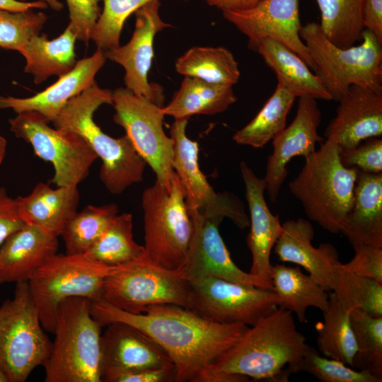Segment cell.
<instances>
[{
	"mask_svg": "<svg viewBox=\"0 0 382 382\" xmlns=\"http://www.w3.org/2000/svg\"><path fill=\"white\" fill-rule=\"evenodd\" d=\"M91 313L103 327L122 322L154 340L172 360L177 382H195L248 328L241 323L214 322L172 303L150 306L145 313L134 314L99 299L91 301Z\"/></svg>",
	"mask_w": 382,
	"mask_h": 382,
	"instance_id": "cell-1",
	"label": "cell"
},
{
	"mask_svg": "<svg viewBox=\"0 0 382 382\" xmlns=\"http://www.w3.org/2000/svg\"><path fill=\"white\" fill-rule=\"evenodd\" d=\"M293 313L278 306L248 328L231 347L197 376L195 382H284L301 371L308 344Z\"/></svg>",
	"mask_w": 382,
	"mask_h": 382,
	"instance_id": "cell-2",
	"label": "cell"
},
{
	"mask_svg": "<svg viewBox=\"0 0 382 382\" xmlns=\"http://www.w3.org/2000/svg\"><path fill=\"white\" fill-rule=\"evenodd\" d=\"M103 104H112V91L95 82L71 99L52 123L57 129L72 131L84 139L102 161L101 182L110 193L117 195L142 180L147 163L127 134L111 137L94 122V112Z\"/></svg>",
	"mask_w": 382,
	"mask_h": 382,
	"instance_id": "cell-3",
	"label": "cell"
},
{
	"mask_svg": "<svg viewBox=\"0 0 382 382\" xmlns=\"http://www.w3.org/2000/svg\"><path fill=\"white\" fill-rule=\"evenodd\" d=\"M340 148L332 139L304 158V164L289 183L307 217L332 233H339L354 199L357 168L341 162Z\"/></svg>",
	"mask_w": 382,
	"mask_h": 382,
	"instance_id": "cell-4",
	"label": "cell"
},
{
	"mask_svg": "<svg viewBox=\"0 0 382 382\" xmlns=\"http://www.w3.org/2000/svg\"><path fill=\"white\" fill-rule=\"evenodd\" d=\"M91 300L70 297L57 308L50 354L43 365L45 382H102L101 328Z\"/></svg>",
	"mask_w": 382,
	"mask_h": 382,
	"instance_id": "cell-5",
	"label": "cell"
},
{
	"mask_svg": "<svg viewBox=\"0 0 382 382\" xmlns=\"http://www.w3.org/2000/svg\"><path fill=\"white\" fill-rule=\"evenodd\" d=\"M299 35L332 100L339 101L351 86L382 93V44L371 32L364 29L360 43L345 48L330 42L319 23L302 25Z\"/></svg>",
	"mask_w": 382,
	"mask_h": 382,
	"instance_id": "cell-6",
	"label": "cell"
},
{
	"mask_svg": "<svg viewBox=\"0 0 382 382\" xmlns=\"http://www.w3.org/2000/svg\"><path fill=\"white\" fill-rule=\"evenodd\" d=\"M146 258L161 268L180 272L193 226L180 179L174 171L167 183L158 181L141 197Z\"/></svg>",
	"mask_w": 382,
	"mask_h": 382,
	"instance_id": "cell-7",
	"label": "cell"
},
{
	"mask_svg": "<svg viewBox=\"0 0 382 382\" xmlns=\"http://www.w3.org/2000/svg\"><path fill=\"white\" fill-rule=\"evenodd\" d=\"M125 267L105 265L86 253H56L48 258L28 281L43 328L54 333L57 308L64 299H101L105 277Z\"/></svg>",
	"mask_w": 382,
	"mask_h": 382,
	"instance_id": "cell-8",
	"label": "cell"
},
{
	"mask_svg": "<svg viewBox=\"0 0 382 382\" xmlns=\"http://www.w3.org/2000/svg\"><path fill=\"white\" fill-rule=\"evenodd\" d=\"M28 282L0 306V369L7 382H24L49 357L52 342L44 331Z\"/></svg>",
	"mask_w": 382,
	"mask_h": 382,
	"instance_id": "cell-9",
	"label": "cell"
},
{
	"mask_svg": "<svg viewBox=\"0 0 382 382\" xmlns=\"http://www.w3.org/2000/svg\"><path fill=\"white\" fill-rule=\"evenodd\" d=\"M101 299L134 314L163 303L192 308L190 288L182 273L157 267L146 257L106 277Z\"/></svg>",
	"mask_w": 382,
	"mask_h": 382,
	"instance_id": "cell-10",
	"label": "cell"
},
{
	"mask_svg": "<svg viewBox=\"0 0 382 382\" xmlns=\"http://www.w3.org/2000/svg\"><path fill=\"white\" fill-rule=\"evenodd\" d=\"M8 122L17 138L29 143L37 156L52 164L50 182L57 187H77L98 158L83 137L72 131L50 127L36 112L18 113Z\"/></svg>",
	"mask_w": 382,
	"mask_h": 382,
	"instance_id": "cell-11",
	"label": "cell"
},
{
	"mask_svg": "<svg viewBox=\"0 0 382 382\" xmlns=\"http://www.w3.org/2000/svg\"><path fill=\"white\" fill-rule=\"evenodd\" d=\"M188 119H174L170 129L172 166L182 184L188 210L219 222L228 218L238 228H247L250 219L240 199L228 192H216L201 171L198 143L186 134Z\"/></svg>",
	"mask_w": 382,
	"mask_h": 382,
	"instance_id": "cell-12",
	"label": "cell"
},
{
	"mask_svg": "<svg viewBox=\"0 0 382 382\" xmlns=\"http://www.w3.org/2000/svg\"><path fill=\"white\" fill-rule=\"evenodd\" d=\"M185 279L192 294V311L214 322L252 326L279 306V297L272 289L211 276Z\"/></svg>",
	"mask_w": 382,
	"mask_h": 382,
	"instance_id": "cell-13",
	"label": "cell"
},
{
	"mask_svg": "<svg viewBox=\"0 0 382 382\" xmlns=\"http://www.w3.org/2000/svg\"><path fill=\"white\" fill-rule=\"evenodd\" d=\"M115 113L114 122L122 127L134 146L156 176V181L167 183L174 170L173 146L164 131L161 108L127 88L112 91Z\"/></svg>",
	"mask_w": 382,
	"mask_h": 382,
	"instance_id": "cell-14",
	"label": "cell"
},
{
	"mask_svg": "<svg viewBox=\"0 0 382 382\" xmlns=\"http://www.w3.org/2000/svg\"><path fill=\"white\" fill-rule=\"evenodd\" d=\"M160 5L159 0H152L136 11L135 27L130 40L123 46L104 52V54L106 59L123 66L127 88L163 107V88L148 81L154 57V37L160 31L172 26L161 19Z\"/></svg>",
	"mask_w": 382,
	"mask_h": 382,
	"instance_id": "cell-15",
	"label": "cell"
},
{
	"mask_svg": "<svg viewBox=\"0 0 382 382\" xmlns=\"http://www.w3.org/2000/svg\"><path fill=\"white\" fill-rule=\"evenodd\" d=\"M299 0H262L245 10L222 11L224 18L248 37V47L264 38L275 40L294 52L313 71L315 64L301 40Z\"/></svg>",
	"mask_w": 382,
	"mask_h": 382,
	"instance_id": "cell-16",
	"label": "cell"
},
{
	"mask_svg": "<svg viewBox=\"0 0 382 382\" xmlns=\"http://www.w3.org/2000/svg\"><path fill=\"white\" fill-rule=\"evenodd\" d=\"M320 118L316 99L299 97L294 119L272 139L273 151L267 158L264 178L272 202H276L288 175L286 166L289 161L296 156H308L316 151V143L325 140L318 133Z\"/></svg>",
	"mask_w": 382,
	"mask_h": 382,
	"instance_id": "cell-17",
	"label": "cell"
},
{
	"mask_svg": "<svg viewBox=\"0 0 382 382\" xmlns=\"http://www.w3.org/2000/svg\"><path fill=\"white\" fill-rule=\"evenodd\" d=\"M188 211L193 231L180 271L185 278L211 276L265 289L257 277L243 271L233 262L219 231L221 222Z\"/></svg>",
	"mask_w": 382,
	"mask_h": 382,
	"instance_id": "cell-18",
	"label": "cell"
},
{
	"mask_svg": "<svg viewBox=\"0 0 382 382\" xmlns=\"http://www.w3.org/2000/svg\"><path fill=\"white\" fill-rule=\"evenodd\" d=\"M240 170L250 212V229L247 237V245L252 255L250 273L257 277L265 289L273 290L270 255L280 235L282 224L279 215H274L266 203L264 178H258L245 161L241 162Z\"/></svg>",
	"mask_w": 382,
	"mask_h": 382,
	"instance_id": "cell-19",
	"label": "cell"
},
{
	"mask_svg": "<svg viewBox=\"0 0 382 382\" xmlns=\"http://www.w3.org/2000/svg\"><path fill=\"white\" fill-rule=\"evenodd\" d=\"M335 117L325 131L341 149H351L364 140L382 134V93L351 86L342 97Z\"/></svg>",
	"mask_w": 382,
	"mask_h": 382,
	"instance_id": "cell-20",
	"label": "cell"
},
{
	"mask_svg": "<svg viewBox=\"0 0 382 382\" xmlns=\"http://www.w3.org/2000/svg\"><path fill=\"white\" fill-rule=\"evenodd\" d=\"M314 228L309 221L299 218L282 224V231L274 244L279 260L303 267L328 292L332 291V279L340 265L339 253L328 243L318 248L312 244Z\"/></svg>",
	"mask_w": 382,
	"mask_h": 382,
	"instance_id": "cell-21",
	"label": "cell"
},
{
	"mask_svg": "<svg viewBox=\"0 0 382 382\" xmlns=\"http://www.w3.org/2000/svg\"><path fill=\"white\" fill-rule=\"evenodd\" d=\"M104 52L97 50L89 57L76 62L74 67L45 90L25 98L0 96V109H11L20 113L34 111L47 122H52L66 103L95 82V76L104 65Z\"/></svg>",
	"mask_w": 382,
	"mask_h": 382,
	"instance_id": "cell-22",
	"label": "cell"
},
{
	"mask_svg": "<svg viewBox=\"0 0 382 382\" xmlns=\"http://www.w3.org/2000/svg\"><path fill=\"white\" fill-rule=\"evenodd\" d=\"M105 326L101 335L102 372L175 368L167 353L137 328L122 322H112Z\"/></svg>",
	"mask_w": 382,
	"mask_h": 382,
	"instance_id": "cell-23",
	"label": "cell"
},
{
	"mask_svg": "<svg viewBox=\"0 0 382 382\" xmlns=\"http://www.w3.org/2000/svg\"><path fill=\"white\" fill-rule=\"evenodd\" d=\"M57 248V237L25 224L0 247V284L28 282Z\"/></svg>",
	"mask_w": 382,
	"mask_h": 382,
	"instance_id": "cell-24",
	"label": "cell"
},
{
	"mask_svg": "<svg viewBox=\"0 0 382 382\" xmlns=\"http://www.w3.org/2000/svg\"><path fill=\"white\" fill-rule=\"evenodd\" d=\"M340 233L351 245L382 248V173L357 168L354 199Z\"/></svg>",
	"mask_w": 382,
	"mask_h": 382,
	"instance_id": "cell-25",
	"label": "cell"
},
{
	"mask_svg": "<svg viewBox=\"0 0 382 382\" xmlns=\"http://www.w3.org/2000/svg\"><path fill=\"white\" fill-rule=\"evenodd\" d=\"M16 202L25 224L58 237L77 212L79 193L77 187L52 189L48 184L40 183L28 195L18 196Z\"/></svg>",
	"mask_w": 382,
	"mask_h": 382,
	"instance_id": "cell-26",
	"label": "cell"
},
{
	"mask_svg": "<svg viewBox=\"0 0 382 382\" xmlns=\"http://www.w3.org/2000/svg\"><path fill=\"white\" fill-rule=\"evenodd\" d=\"M257 52L277 75V82L292 92L296 98L307 96L331 100L332 97L319 78L306 62L282 43L264 38L249 47Z\"/></svg>",
	"mask_w": 382,
	"mask_h": 382,
	"instance_id": "cell-27",
	"label": "cell"
},
{
	"mask_svg": "<svg viewBox=\"0 0 382 382\" xmlns=\"http://www.w3.org/2000/svg\"><path fill=\"white\" fill-rule=\"evenodd\" d=\"M76 37L67 26L54 40L46 34L33 37L19 52L25 59L24 71L40 84L52 75L59 77L70 71L76 63L74 45Z\"/></svg>",
	"mask_w": 382,
	"mask_h": 382,
	"instance_id": "cell-28",
	"label": "cell"
},
{
	"mask_svg": "<svg viewBox=\"0 0 382 382\" xmlns=\"http://www.w3.org/2000/svg\"><path fill=\"white\" fill-rule=\"evenodd\" d=\"M273 291L277 294L279 307L295 313L300 323H306V311L315 307L323 313L329 303V293L299 267L277 264L272 266Z\"/></svg>",
	"mask_w": 382,
	"mask_h": 382,
	"instance_id": "cell-29",
	"label": "cell"
},
{
	"mask_svg": "<svg viewBox=\"0 0 382 382\" xmlns=\"http://www.w3.org/2000/svg\"><path fill=\"white\" fill-rule=\"evenodd\" d=\"M233 86L210 83L197 78L185 76L170 102L161 108L164 115L174 119L194 115L221 113L236 103Z\"/></svg>",
	"mask_w": 382,
	"mask_h": 382,
	"instance_id": "cell-30",
	"label": "cell"
},
{
	"mask_svg": "<svg viewBox=\"0 0 382 382\" xmlns=\"http://www.w3.org/2000/svg\"><path fill=\"white\" fill-rule=\"evenodd\" d=\"M175 70L185 76L219 85L233 86L240 78L237 61L224 47H192L176 60Z\"/></svg>",
	"mask_w": 382,
	"mask_h": 382,
	"instance_id": "cell-31",
	"label": "cell"
},
{
	"mask_svg": "<svg viewBox=\"0 0 382 382\" xmlns=\"http://www.w3.org/2000/svg\"><path fill=\"white\" fill-rule=\"evenodd\" d=\"M324 320L316 324V342L324 357L338 360L353 367L357 343L350 321V311L344 308L333 292H329V303L323 312Z\"/></svg>",
	"mask_w": 382,
	"mask_h": 382,
	"instance_id": "cell-32",
	"label": "cell"
},
{
	"mask_svg": "<svg viewBox=\"0 0 382 382\" xmlns=\"http://www.w3.org/2000/svg\"><path fill=\"white\" fill-rule=\"evenodd\" d=\"M296 96L277 82L274 92L256 116L235 133L233 139L241 145L262 148L286 127L287 115Z\"/></svg>",
	"mask_w": 382,
	"mask_h": 382,
	"instance_id": "cell-33",
	"label": "cell"
},
{
	"mask_svg": "<svg viewBox=\"0 0 382 382\" xmlns=\"http://www.w3.org/2000/svg\"><path fill=\"white\" fill-rule=\"evenodd\" d=\"M132 216L117 214L98 241L86 253L109 266H122L145 258L143 245L133 238Z\"/></svg>",
	"mask_w": 382,
	"mask_h": 382,
	"instance_id": "cell-34",
	"label": "cell"
},
{
	"mask_svg": "<svg viewBox=\"0 0 382 382\" xmlns=\"http://www.w3.org/2000/svg\"><path fill=\"white\" fill-rule=\"evenodd\" d=\"M364 1L316 0L320 11V28L336 46L345 48L361 41Z\"/></svg>",
	"mask_w": 382,
	"mask_h": 382,
	"instance_id": "cell-35",
	"label": "cell"
},
{
	"mask_svg": "<svg viewBox=\"0 0 382 382\" xmlns=\"http://www.w3.org/2000/svg\"><path fill=\"white\" fill-rule=\"evenodd\" d=\"M115 204L88 205L76 212L66 225L61 236L67 254L86 253L118 214Z\"/></svg>",
	"mask_w": 382,
	"mask_h": 382,
	"instance_id": "cell-36",
	"label": "cell"
},
{
	"mask_svg": "<svg viewBox=\"0 0 382 382\" xmlns=\"http://www.w3.org/2000/svg\"><path fill=\"white\" fill-rule=\"evenodd\" d=\"M332 291L340 304L351 311L361 310L374 316H382V284L337 266Z\"/></svg>",
	"mask_w": 382,
	"mask_h": 382,
	"instance_id": "cell-37",
	"label": "cell"
},
{
	"mask_svg": "<svg viewBox=\"0 0 382 382\" xmlns=\"http://www.w3.org/2000/svg\"><path fill=\"white\" fill-rule=\"evenodd\" d=\"M350 321L357 343L352 368L382 380V316L353 309Z\"/></svg>",
	"mask_w": 382,
	"mask_h": 382,
	"instance_id": "cell-38",
	"label": "cell"
},
{
	"mask_svg": "<svg viewBox=\"0 0 382 382\" xmlns=\"http://www.w3.org/2000/svg\"><path fill=\"white\" fill-rule=\"evenodd\" d=\"M152 0H103V8L93 28L91 40L97 50L105 52L120 46L125 21ZM187 1V0H184Z\"/></svg>",
	"mask_w": 382,
	"mask_h": 382,
	"instance_id": "cell-39",
	"label": "cell"
},
{
	"mask_svg": "<svg viewBox=\"0 0 382 382\" xmlns=\"http://www.w3.org/2000/svg\"><path fill=\"white\" fill-rule=\"evenodd\" d=\"M47 21L46 14L33 9H0V47L20 52L33 37L40 34Z\"/></svg>",
	"mask_w": 382,
	"mask_h": 382,
	"instance_id": "cell-40",
	"label": "cell"
},
{
	"mask_svg": "<svg viewBox=\"0 0 382 382\" xmlns=\"http://www.w3.org/2000/svg\"><path fill=\"white\" fill-rule=\"evenodd\" d=\"M301 371L309 373L323 382L382 381L367 371L357 370L338 360L320 356L309 345L303 360Z\"/></svg>",
	"mask_w": 382,
	"mask_h": 382,
	"instance_id": "cell-41",
	"label": "cell"
},
{
	"mask_svg": "<svg viewBox=\"0 0 382 382\" xmlns=\"http://www.w3.org/2000/svg\"><path fill=\"white\" fill-rule=\"evenodd\" d=\"M340 157L346 167H354L366 173H382V139L372 137L351 149H340Z\"/></svg>",
	"mask_w": 382,
	"mask_h": 382,
	"instance_id": "cell-42",
	"label": "cell"
},
{
	"mask_svg": "<svg viewBox=\"0 0 382 382\" xmlns=\"http://www.w3.org/2000/svg\"><path fill=\"white\" fill-rule=\"evenodd\" d=\"M102 0H66L69 13L68 27L74 32L76 39L86 44L91 35L100 14L99 3Z\"/></svg>",
	"mask_w": 382,
	"mask_h": 382,
	"instance_id": "cell-43",
	"label": "cell"
},
{
	"mask_svg": "<svg viewBox=\"0 0 382 382\" xmlns=\"http://www.w3.org/2000/svg\"><path fill=\"white\" fill-rule=\"evenodd\" d=\"M353 248V258L346 264L341 263L342 267L382 284V248L358 244Z\"/></svg>",
	"mask_w": 382,
	"mask_h": 382,
	"instance_id": "cell-44",
	"label": "cell"
},
{
	"mask_svg": "<svg viewBox=\"0 0 382 382\" xmlns=\"http://www.w3.org/2000/svg\"><path fill=\"white\" fill-rule=\"evenodd\" d=\"M105 382H168L175 381V368L105 370L102 372Z\"/></svg>",
	"mask_w": 382,
	"mask_h": 382,
	"instance_id": "cell-45",
	"label": "cell"
},
{
	"mask_svg": "<svg viewBox=\"0 0 382 382\" xmlns=\"http://www.w3.org/2000/svg\"><path fill=\"white\" fill-rule=\"evenodd\" d=\"M25 223L19 216L16 199L11 197L3 187H0V247L13 232Z\"/></svg>",
	"mask_w": 382,
	"mask_h": 382,
	"instance_id": "cell-46",
	"label": "cell"
},
{
	"mask_svg": "<svg viewBox=\"0 0 382 382\" xmlns=\"http://www.w3.org/2000/svg\"><path fill=\"white\" fill-rule=\"evenodd\" d=\"M363 25L382 44V0L364 1Z\"/></svg>",
	"mask_w": 382,
	"mask_h": 382,
	"instance_id": "cell-47",
	"label": "cell"
},
{
	"mask_svg": "<svg viewBox=\"0 0 382 382\" xmlns=\"http://www.w3.org/2000/svg\"><path fill=\"white\" fill-rule=\"evenodd\" d=\"M207 4L221 11H239L250 8L262 0H204Z\"/></svg>",
	"mask_w": 382,
	"mask_h": 382,
	"instance_id": "cell-48",
	"label": "cell"
},
{
	"mask_svg": "<svg viewBox=\"0 0 382 382\" xmlns=\"http://www.w3.org/2000/svg\"><path fill=\"white\" fill-rule=\"evenodd\" d=\"M48 7L47 3L42 0L31 2L20 0H0V9L9 11H23L34 8L45 9Z\"/></svg>",
	"mask_w": 382,
	"mask_h": 382,
	"instance_id": "cell-49",
	"label": "cell"
},
{
	"mask_svg": "<svg viewBox=\"0 0 382 382\" xmlns=\"http://www.w3.org/2000/svg\"><path fill=\"white\" fill-rule=\"evenodd\" d=\"M25 1V0H20ZM47 3L48 6L54 11H60L63 8V4L59 0H42Z\"/></svg>",
	"mask_w": 382,
	"mask_h": 382,
	"instance_id": "cell-50",
	"label": "cell"
},
{
	"mask_svg": "<svg viewBox=\"0 0 382 382\" xmlns=\"http://www.w3.org/2000/svg\"><path fill=\"white\" fill-rule=\"evenodd\" d=\"M7 142L4 137L0 135V165L1 164L6 151Z\"/></svg>",
	"mask_w": 382,
	"mask_h": 382,
	"instance_id": "cell-51",
	"label": "cell"
}]
</instances>
